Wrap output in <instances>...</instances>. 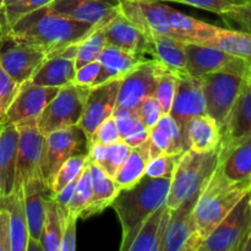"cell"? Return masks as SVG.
Instances as JSON below:
<instances>
[{
	"mask_svg": "<svg viewBox=\"0 0 251 251\" xmlns=\"http://www.w3.org/2000/svg\"><path fill=\"white\" fill-rule=\"evenodd\" d=\"M184 50L188 74L196 78L222 70L235 58L211 44L184 43Z\"/></svg>",
	"mask_w": 251,
	"mask_h": 251,
	"instance_id": "cell-23",
	"label": "cell"
},
{
	"mask_svg": "<svg viewBox=\"0 0 251 251\" xmlns=\"http://www.w3.org/2000/svg\"><path fill=\"white\" fill-rule=\"evenodd\" d=\"M250 196H251V189H250Z\"/></svg>",
	"mask_w": 251,
	"mask_h": 251,
	"instance_id": "cell-60",
	"label": "cell"
},
{
	"mask_svg": "<svg viewBox=\"0 0 251 251\" xmlns=\"http://www.w3.org/2000/svg\"><path fill=\"white\" fill-rule=\"evenodd\" d=\"M98 27L87 22L63 16L49 6L25 15L7 33L16 41L42 49L48 55L77 44Z\"/></svg>",
	"mask_w": 251,
	"mask_h": 251,
	"instance_id": "cell-1",
	"label": "cell"
},
{
	"mask_svg": "<svg viewBox=\"0 0 251 251\" xmlns=\"http://www.w3.org/2000/svg\"><path fill=\"white\" fill-rule=\"evenodd\" d=\"M251 189V179L247 181H232L226 178L221 169L215 173L200 191L193 210L195 234L189 245V251H199L203 240L222 222Z\"/></svg>",
	"mask_w": 251,
	"mask_h": 251,
	"instance_id": "cell-2",
	"label": "cell"
},
{
	"mask_svg": "<svg viewBox=\"0 0 251 251\" xmlns=\"http://www.w3.org/2000/svg\"><path fill=\"white\" fill-rule=\"evenodd\" d=\"M53 0H20L16 4H12L10 6L2 7L1 14L4 17L5 25L7 27V32H9L10 27L21 19L25 15L29 14V12L38 10L43 6H48Z\"/></svg>",
	"mask_w": 251,
	"mask_h": 251,
	"instance_id": "cell-40",
	"label": "cell"
},
{
	"mask_svg": "<svg viewBox=\"0 0 251 251\" xmlns=\"http://www.w3.org/2000/svg\"><path fill=\"white\" fill-rule=\"evenodd\" d=\"M169 37L183 43L207 44L215 37L218 27L194 19L176 9L168 12Z\"/></svg>",
	"mask_w": 251,
	"mask_h": 251,
	"instance_id": "cell-25",
	"label": "cell"
},
{
	"mask_svg": "<svg viewBox=\"0 0 251 251\" xmlns=\"http://www.w3.org/2000/svg\"><path fill=\"white\" fill-rule=\"evenodd\" d=\"M151 59L144 54L131 53L107 44L97 59L100 64V71L93 86L100 85L114 78H123L137 66Z\"/></svg>",
	"mask_w": 251,
	"mask_h": 251,
	"instance_id": "cell-21",
	"label": "cell"
},
{
	"mask_svg": "<svg viewBox=\"0 0 251 251\" xmlns=\"http://www.w3.org/2000/svg\"><path fill=\"white\" fill-rule=\"evenodd\" d=\"M92 196V179H91V171H90V162H86L82 172L77 179V184L74 190L73 198L68 206V215H75L78 218L81 211L88 205Z\"/></svg>",
	"mask_w": 251,
	"mask_h": 251,
	"instance_id": "cell-38",
	"label": "cell"
},
{
	"mask_svg": "<svg viewBox=\"0 0 251 251\" xmlns=\"http://www.w3.org/2000/svg\"><path fill=\"white\" fill-rule=\"evenodd\" d=\"M59 90V87L36 85L31 80L20 83L16 96L5 115L4 123L16 125L31 118L38 119L44 108L53 100Z\"/></svg>",
	"mask_w": 251,
	"mask_h": 251,
	"instance_id": "cell-13",
	"label": "cell"
},
{
	"mask_svg": "<svg viewBox=\"0 0 251 251\" xmlns=\"http://www.w3.org/2000/svg\"><path fill=\"white\" fill-rule=\"evenodd\" d=\"M76 221L77 217L71 213H69L64 220L60 251H74L76 249Z\"/></svg>",
	"mask_w": 251,
	"mask_h": 251,
	"instance_id": "cell-49",
	"label": "cell"
},
{
	"mask_svg": "<svg viewBox=\"0 0 251 251\" xmlns=\"http://www.w3.org/2000/svg\"><path fill=\"white\" fill-rule=\"evenodd\" d=\"M250 73L251 63L234 58L222 70L200 77L206 100V114L217 122L220 129L225 124Z\"/></svg>",
	"mask_w": 251,
	"mask_h": 251,
	"instance_id": "cell-4",
	"label": "cell"
},
{
	"mask_svg": "<svg viewBox=\"0 0 251 251\" xmlns=\"http://www.w3.org/2000/svg\"><path fill=\"white\" fill-rule=\"evenodd\" d=\"M0 251H11L10 215L4 208H0Z\"/></svg>",
	"mask_w": 251,
	"mask_h": 251,
	"instance_id": "cell-50",
	"label": "cell"
},
{
	"mask_svg": "<svg viewBox=\"0 0 251 251\" xmlns=\"http://www.w3.org/2000/svg\"><path fill=\"white\" fill-rule=\"evenodd\" d=\"M4 1H5V0H0V10L4 7Z\"/></svg>",
	"mask_w": 251,
	"mask_h": 251,
	"instance_id": "cell-59",
	"label": "cell"
},
{
	"mask_svg": "<svg viewBox=\"0 0 251 251\" xmlns=\"http://www.w3.org/2000/svg\"><path fill=\"white\" fill-rule=\"evenodd\" d=\"M202 114H206V100L200 78L191 75L179 77L169 115L181 126L191 118Z\"/></svg>",
	"mask_w": 251,
	"mask_h": 251,
	"instance_id": "cell-19",
	"label": "cell"
},
{
	"mask_svg": "<svg viewBox=\"0 0 251 251\" xmlns=\"http://www.w3.org/2000/svg\"><path fill=\"white\" fill-rule=\"evenodd\" d=\"M163 1H174L180 4L190 5V6L199 7L206 11L215 12L217 15H222L234 6V2L230 0H163Z\"/></svg>",
	"mask_w": 251,
	"mask_h": 251,
	"instance_id": "cell-47",
	"label": "cell"
},
{
	"mask_svg": "<svg viewBox=\"0 0 251 251\" xmlns=\"http://www.w3.org/2000/svg\"><path fill=\"white\" fill-rule=\"evenodd\" d=\"M66 216L68 213L61 210L58 203L54 201L53 196H50L47 201L46 218L39 238L43 251H60L61 233H63V225Z\"/></svg>",
	"mask_w": 251,
	"mask_h": 251,
	"instance_id": "cell-33",
	"label": "cell"
},
{
	"mask_svg": "<svg viewBox=\"0 0 251 251\" xmlns=\"http://www.w3.org/2000/svg\"><path fill=\"white\" fill-rule=\"evenodd\" d=\"M169 186L171 179L144 176L131 188L120 189L110 205L122 226L120 250L129 251L145 221L166 203Z\"/></svg>",
	"mask_w": 251,
	"mask_h": 251,
	"instance_id": "cell-3",
	"label": "cell"
},
{
	"mask_svg": "<svg viewBox=\"0 0 251 251\" xmlns=\"http://www.w3.org/2000/svg\"><path fill=\"white\" fill-rule=\"evenodd\" d=\"M198 196L199 194L172 210L164 233L162 251H189V245L195 234L193 210Z\"/></svg>",
	"mask_w": 251,
	"mask_h": 251,
	"instance_id": "cell-18",
	"label": "cell"
},
{
	"mask_svg": "<svg viewBox=\"0 0 251 251\" xmlns=\"http://www.w3.org/2000/svg\"><path fill=\"white\" fill-rule=\"evenodd\" d=\"M19 131L15 124H0V199L15 190Z\"/></svg>",
	"mask_w": 251,
	"mask_h": 251,
	"instance_id": "cell-24",
	"label": "cell"
},
{
	"mask_svg": "<svg viewBox=\"0 0 251 251\" xmlns=\"http://www.w3.org/2000/svg\"><path fill=\"white\" fill-rule=\"evenodd\" d=\"M136 115L139 117V119L141 120L142 124L147 127L149 130H151L152 127L156 126L158 124L159 119L163 115L161 109V105L157 102L156 98L153 96H150L147 97L141 104L137 107V109L135 110Z\"/></svg>",
	"mask_w": 251,
	"mask_h": 251,
	"instance_id": "cell-45",
	"label": "cell"
},
{
	"mask_svg": "<svg viewBox=\"0 0 251 251\" xmlns=\"http://www.w3.org/2000/svg\"><path fill=\"white\" fill-rule=\"evenodd\" d=\"M88 159V153L82 154H75V156L70 157L66 162H64L63 166L59 168L56 172L55 176H54L53 181L50 184L51 195H55L59 191L63 190L69 183L75 180L78 178L82 172L83 167H85L86 162Z\"/></svg>",
	"mask_w": 251,
	"mask_h": 251,
	"instance_id": "cell-37",
	"label": "cell"
},
{
	"mask_svg": "<svg viewBox=\"0 0 251 251\" xmlns=\"http://www.w3.org/2000/svg\"><path fill=\"white\" fill-rule=\"evenodd\" d=\"M207 44L222 49L229 55L251 63V33L249 32L218 27L215 37Z\"/></svg>",
	"mask_w": 251,
	"mask_h": 251,
	"instance_id": "cell-32",
	"label": "cell"
},
{
	"mask_svg": "<svg viewBox=\"0 0 251 251\" xmlns=\"http://www.w3.org/2000/svg\"><path fill=\"white\" fill-rule=\"evenodd\" d=\"M250 78H251V73H250Z\"/></svg>",
	"mask_w": 251,
	"mask_h": 251,
	"instance_id": "cell-61",
	"label": "cell"
},
{
	"mask_svg": "<svg viewBox=\"0 0 251 251\" xmlns=\"http://www.w3.org/2000/svg\"><path fill=\"white\" fill-rule=\"evenodd\" d=\"M230 1L234 2L235 5H242V4H247V2H249V0H230Z\"/></svg>",
	"mask_w": 251,
	"mask_h": 251,
	"instance_id": "cell-57",
	"label": "cell"
},
{
	"mask_svg": "<svg viewBox=\"0 0 251 251\" xmlns=\"http://www.w3.org/2000/svg\"><path fill=\"white\" fill-rule=\"evenodd\" d=\"M250 223L251 196L249 191L203 240L199 251H237Z\"/></svg>",
	"mask_w": 251,
	"mask_h": 251,
	"instance_id": "cell-8",
	"label": "cell"
},
{
	"mask_svg": "<svg viewBox=\"0 0 251 251\" xmlns=\"http://www.w3.org/2000/svg\"><path fill=\"white\" fill-rule=\"evenodd\" d=\"M153 59L178 77L189 75L184 43L168 36L153 34Z\"/></svg>",
	"mask_w": 251,
	"mask_h": 251,
	"instance_id": "cell-29",
	"label": "cell"
},
{
	"mask_svg": "<svg viewBox=\"0 0 251 251\" xmlns=\"http://www.w3.org/2000/svg\"><path fill=\"white\" fill-rule=\"evenodd\" d=\"M90 139L78 124L55 130L44 137L41 157V176L47 185L50 184L64 162L75 154L88 153Z\"/></svg>",
	"mask_w": 251,
	"mask_h": 251,
	"instance_id": "cell-6",
	"label": "cell"
},
{
	"mask_svg": "<svg viewBox=\"0 0 251 251\" xmlns=\"http://www.w3.org/2000/svg\"><path fill=\"white\" fill-rule=\"evenodd\" d=\"M37 120V118H31L16 124L19 131V145L15 189L22 188L27 180L41 174L39 166L46 136L38 129Z\"/></svg>",
	"mask_w": 251,
	"mask_h": 251,
	"instance_id": "cell-10",
	"label": "cell"
},
{
	"mask_svg": "<svg viewBox=\"0 0 251 251\" xmlns=\"http://www.w3.org/2000/svg\"><path fill=\"white\" fill-rule=\"evenodd\" d=\"M5 33H7V27H6V25H5L4 17H2V14H1V10H0V41H1V38L4 37Z\"/></svg>",
	"mask_w": 251,
	"mask_h": 251,
	"instance_id": "cell-55",
	"label": "cell"
},
{
	"mask_svg": "<svg viewBox=\"0 0 251 251\" xmlns=\"http://www.w3.org/2000/svg\"><path fill=\"white\" fill-rule=\"evenodd\" d=\"M26 251H43V247H42L41 242L34 238H28V242L26 245Z\"/></svg>",
	"mask_w": 251,
	"mask_h": 251,
	"instance_id": "cell-54",
	"label": "cell"
},
{
	"mask_svg": "<svg viewBox=\"0 0 251 251\" xmlns=\"http://www.w3.org/2000/svg\"><path fill=\"white\" fill-rule=\"evenodd\" d=\"M77 44L69 46L58 53L47 56L29 80L36 85L59 88L74 83Z\"/></svg>",
	"mask_w": 251,
	"mask_h": 251,
	"instance_id": "cell-16",
	"label": "cell"
},
{
	"mask_svg": "<svg viewBox=\"0 0 251 251\" xmlns=\"http://www.w3.org/2000/svg\"><path fill=\"white\" fill-rule=\"evenodd\" d=\"M223 22L229 28L239 29V31L251 33V2L242 5H234L232 9L220 15Z\"/></svg>",
	"mask_w": 251,
	"mask_h": 251,
	"instance_id": "cell-42",
	"label": "cell"
},
{
	"mask_svg": "<svg viewBox=\"0 0 251 251\" xmlns=\"http://www.w3.org/2000/svg\"><path fill=\"white\" fill-rule=\"evenodd\" d=\"M120 80L122 78H114V80L91 87L87 100H86L83 114L78 123L88 139L97 129L98 125L109 118L114 112Z\"/></svg>",
	"mask_w": 251,
	"mask_h": 251,
	"instance_id": "cell-15",
	"label": "cell"
},
{
	"mask_svg": "<svg viewBox=\"0 0 251 251\" xmlns=\"http://www.w3.org/2000/svg\"><path fill=\"white\" fill-rule=\"evenodd\" d=\"M120 134L118 130L117 122L114 117L110 115L109 118L100 123L97 129L93 131L90 137V145L92 144H102V145H112L120 141Z\"/></svg>",
	"mask_w": 251,
	"mask_h": 251,
	"instance_id": "cell-44",
	"label": "cell"
},
{
	"mask_svg": "<svg viewBox=\"0 0 251 251\" xmlns=\"http://www.w3.org/2000/svg\"><path fill=\"white\" fill-rule=\"evenodd\" d=\"M47 56L44 50L16 41L9 33L0 41V66L19 85L32 77Z\"/></svg>",
	"mask_w": 251,
	"mask_h": 251,
	"instance_id": "cell-9",
	"label": "cell"
},
{
	"mask_svg": "<svg viewBox=\"0 0 251 251\" xmlns=\"http://www.w3.org/2000/svg\"><path fill=\"white\" fill-rule=\"evenodd\" d=\"M77 179L78 178H76L75 180H73L71 183H69L68 185H66L63 190L59 191L58 194H55V195H51L53 196L54 201L58 203L59 207H60L61 210L65 211L66 213H68L69 202H70L71 198H73L74 190H75V186H76V184H77Z\"/></svg>",
	"mask_w": 251,
	"mask_h": 251,
	"instance_id": "cell-51",
	"label": "cell"
},
{
	"mask_svg": "<svg viewBox=\"0 0 251 251\" xmlns=\"http://www.w3.org/2000/svg\"><path fill=\"white\" fill-rule=\"evenodd\" d=\"M157 125H159L168 134L169 140H171V153H183L185 150L183 146L180 126L178 123L169 114H163Z\"/></svg>",
	"mask_w": 251,
	"mask_h": 251,
	"instance_id": "cell-46",
	"label": "cell"
},
{
	"mask_svg": "<svg viewBox=\"0 0 251 251\" xmlns=\"http://www.w3.org/2000/svg\"><path fill=\"white\" fill-rule=\"evenodd\" d=\"M19 1H20V0H5L4 7L10 6V5H12V4H16V2H19Z\"/></svg>",
	"mask_w": 251,
	"mask_h": 251,
	"instance_id": "cell-56",
	"label": "cell"
},
{
	"mask_svg": "<svg viewBox=\"0 0 251 251\" xmlns=\"http://www.w3.org/2000/svg\"><path fill=\"white\" fill-rule=\"evenodd\" d=\"M100 61L98 60L91 61V63L86 64V65L81 66V68H78L77 70H76L74 83H76V85L93 87L98 75H100Z\"/></svg>",
	"mask_w": 251,
	"mask_h": 251,
	"instance_id": "cell-48",
	"label": "cell"
},
{
	"mask_svg": "<svg viewBox=\"0 0 251 251\" xmlns=\"http://www.w3.org/2000/svg\"><path fill=\"white\" fill-rule=\"evenodd\" d=\"M105 44L118 47L131 53L144 54L153 59V42L137 28L124 15L118 14L112 21L103 26Z\"/></svg>",
	"mask_w": 251,
	"mask_h": 251,
	"instance_id": "cell-17",
	"label": "cell"
},
{
	"mask_svg": "<svg viewBox=\"0 0 251 251\" xmlns=\"http://www.w3.org/2000/svg\"><path fill=\"white\" fill-rule=\"evenodd\" d=\"M22 189L29 237L39 240L46 218L47 201L51 196V190L41 174L27 180L22 185Z\"/></svg>",
	"mask_w": 251,
	"mask_h": 251,
	"instance_id": "cell-22",
	"label": "cell"
},
{
	"mask_svg": "<svg viewBox=\"0 0 251 251\" xmlns=\"http://www.w3.org/2000/svg\"><path fill=\"white\" fill-rule=\"evenodd\" d=\"M19 83L10 77L9 74L0 66V124L5 120L7 109L19 90Z\"/></svg>",
	"mask_w": 251,
	"mask_h": 251,
	"instance_id": "cell-43",
	"label": "cell"
},
{
	"mask_svg": "<svg viewBox=\"0 0 251 251\" xmlns=\"http://www.w3.org/2000/svg\"><path fill=\"white\" fill-rule=\"evenodd\" d=\"M149 136H150V130L145 129L142 130V131L136 132V134H134L132 136L125 139L124 142L129 145L131 149H135V147H139L141 146L142 144H145V142L147 141V139H149Z\"/></svg>",
	"mask_w": 251,
	"mask_h": 251,
	"instance_id": "cell-52",
	"label": "cell"
},
{
	"mask_svg": "<svg viewBox=\"0 0 251 251\" xmlns=\"http://www.w3.org/2000/svg\"><path fill=\"white\" fill-rule=\"evenodd\" d=\"M105 46L107 44H105L103 26L98 27L77 44V53H76L75 61L76 70L81 66L91 63V61L97 60L100 51L103 50Z\"/></svg>",
	"mask_w": 251,
	"mask_h": 251,
	"instance_id": "cell-35",
	"label": "cell"
},
{
	"mask_svg": "<svg viewBox=\"0 0 251 251\" xmlns=\"http://www.w3.org/2000/svg\"><path fill=\"white\" fill-rule=\"evenodd\" d=\"M180 156L181 153H164L150 159L146 164L145 176L171 179Z\"/></svg>",
	"mask_w": 251,
	"mask_h": 251,
	"instance_id": "cell-39",
	"label": "cell"
},
{
	"mask_svg": "<svg viewBox=\"0 0 251 251\" xmlns=\"http://www.w3.org/2000/svg\"><path fill=\"white\" fill-rule=\"evenodd\" d=\"M131 147L123 140L112 145L92 144L88 150V159L100 167L107 176L114 178L120 167L125 163Z\"/></svg>",
	"mask_w": 251,
	"mask_h": 251,
	"instance_id": "cell-31",
	"label": "cell"
},
{
	"mask_svg": "<svg viewBox=\"0 0 251 251\" xmlns=\"http://www.w3.org/2000/svg\"><path fill=\"white\" fill-rule=\"evenodd\" d=\"M146 157L142 154L137 147L131 149L129 157L117 172L114 179L115 184L119 189L131 188L145 176V169L147 164Z\"/></svg>",
	"mask_w": 251,
	"mask_h": 251,
	"instance_id": "cell-34",
	"label": "cell"
},
{
	"mask_svg": "<svg viewBox=\"0 0 251 251\" xmlns=\"http://www.w3.org/2000/svg\"><path fill=\"white\" fill-rule=\"evenodd\" d=\"M88 162H90L91 179H92V196L88 205L81 211L78 218H90L109 207L120 190L114 179L107 176L90 159Z\"/></svg>",
	"mask_w": 251,
	"mask_h": 251,
	"instance_id": "cell-28",
	"label": "cell"
},
{
	"mask_svg": "<svg viewBox=\"0 0 251 251\" xmlns=\"http://www.w3.org/2000/svg\"><path fill=\"white\" fill-rule=\"evenodd\" d=\"M113 117H114L115 122H117L118 130H119L120 139L124 141L127 137L132 136L136 132L142 131V130L147 129L139 117L136 115V112L134 110L127 109H120V108H115L113 112Z\"/></svg>",
	"mask_w": 251,
	"mask_h": 251,
	"instance_id": "cell-41",
	"label": "cell"
},
{
	"mask_svg": "<svg viewBox=\"0 0 251 251\" xmlns=\"http://www.w3.org/2000/svg\"><path fill=\"white\" fill-rule=\"evenodd\" d=\"M0 208L6 210L10 215L11 251H26L29 233L25 208L24 189H15L11 195L0 199Z\"/></svg>",
	"mask_w": 251,
	"mask_h": 251,
	"instance_id": "cell-27",
	"label": "cell"
},
{
	"mask_svg": "<svg viewBox=\"0 0 251 251\" xmlns=\"http://www.w3.org/2000/svg\"><path fill=\"white\" fill-rule=\"evenodd\" d=\"M184 150L203 153L220 146L221 129L213 118L202 114L194 117L180 126Z\"/></svg>",
	"mask_w": 251,
	"mask_h": 251,
	"instance_id": "cell-20",
	"label": "cell"
},
{
	"mask_svg": "<svg viewBox=\"0 0 251 251\" xmlns=\"http://www.w3.org/2000/svg\"><path fill=\"white\" fill-rule=\"evenodd\" d=\"M237 251H251V223L248 227L247 232L243 235L239 245H238Z\"/></svg>",
	"mask_w": 251,
	"mask_h": 251,
	"instance_id": "cell-53",
	"label": "cell"
},
{
	"mask_svg": "<svg viewBox=\"0 0 251 251\" xmlns=\"http://www.w3.org/2000/svg\"><path fill=\"white\" fill-rule=\"evenodd\" d=\"M249 2H251V0H249Z\"/></svg>",
	"mask_w": 251,
	"mask_h": 251,
	"instance_id": "cell-62",
	"label": "cell"
},
{
	"mask_svg": "<svg viewBox=\"0 0 251 251\" xmlns=\"http://www.w3.org/2000/svg\"><path fill=\"white\" fill-rule=\"evenodd\" d=\"M220 163V149L203 153L186 150L181 153L171 178L166 205L174 210L188 199L200 194Z\"/></svg>",
	"mask_w": 251,
	"mask_h": 251,
	"instance_id": "cell-5",
	"label": "cell"
},
{
	"mask_svg": "<svg viewBox=\"0 0 251 251\" xmlns=\"http://www.w3.org/2000/svg\"><path fill=\"white\" fill-rule=\"evenodd\" d=\"M130 1H163V0H130Z\"/></svg>",
	"mask_w": 251,
	"mask_h": 251,
	"instance_id": "cell-58",
	"label": "cell"
},
{
	"mask_svg": "<svg viewBox=\"0 0 251 251\" xmlns=\"http://www.w3.org/2000/svg\"><path fill=\"white\" fill-rule=\"evenodd\" d=\"M218 168L232 181L251 179V136L238 142L220 158Z\"/></svg>",
	"mask_w": 251,
	"mask_h": 251,
	"instance_id": "cell-30",
	"label": "cell"
},
{
	"mask_svg": "<svg viewBox=\"0 0 251 251\" xmlns=\"http://www.w3.org/2000/svg\"><path fill=\"white\" fill-rule=\"evenodd\" d=\"M48 6L63 16L96 27L105 26L120 14V0H53Z\"/></svg>",
	"mask_w": 251,
	"mask_h": 251,
	"instance_id": "cell-14",
	"label": "cell"
},
{
	"mask_svg": "<svg viewBox=\"0 0 251 251\" xmlns=\"http://www.w3.org/2000/svg\"><path fill=\"white\" fill-rule=\"evenodd\" d=\"M91 87L69 83L58 91L37 120L38 129L47 136L55 130L80 123Z\"/></svg>",
	"mask_w": 251,
	"mask_h": 251,
	"instance_id": "cell-7",
	"label": "cell"
},
{
	"mask_svg": "<svg viewBox=\"0 0 251 251\" xmlns=\"http://www.w3.org/2000/svg\"><path fill=\"white\" fill-rule=\"evenodd\" d=\"M171 212L172 210L167 207L166 203L157 208L141 226L130 245L129 251H162Z\"/></svg>",
	"mask_w": 251,
	"mask_h": 251,
	"instance_id": "cell-26",
	"label": "cell"
},
{
	"mask_svg": "<svg viewBox=\"0 0 251 251\" xmlns=\"http://www.w3.org/2000/svg\"><path fill=\"white\" fill-rule=\"evenodd\" d=\"M161 69V64L151 59L125 75L120 80L115 108L135 112L147 97L153 95Z\"/></svg>",
	"mask_w": 251,
	"mask_h": 251,
	"instance_id": "cell-11",
	"label": "cell"
},
{
	"mask_svg": "<svg viewBox=\"0 0 251 251\" xmlns=\"http://www.w3.org/2000/svg\"><path fill=\"white\" fill-rule=\"evenodd\" d=\"M251 136V78L245 80L225 124L221 126L220 158L234 145Z\"/></svg>",
	"mask_w": 251,
	"mask_h": 251,
	"instance_id": "cell-12",
	"label": "cell"
},
{
	"mask_svg": "<svg viewBox=\"0 0 251 251\" xmlns=\"http://www.w3.org/2000/svg\"><path fill=\"white\" fill-rule=\"evenodd\" d=\"M179 77L167 69L162 66L161 71L157 76V83L153 91V97L161 105L163 114H169L173 103L174 96H176V88H178Z\"/></svg>",
	"mask_w": 251,
	"mask_h": 251,
	"instance_id": "cell-36",
	"label": "cell"
}]
</instances>
